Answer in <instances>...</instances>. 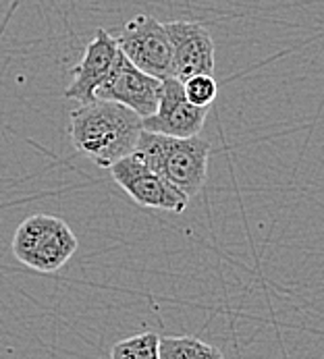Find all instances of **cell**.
Masks as SVG:
<instances>
[{"label": "cell", "instance_id": "7c38bea8", "mask_svg": "<svg viewBox=\"0 0 324 359\" xmlns=\"http://www.w3.org/2000/svg\"><path fill=\"white\" fill-rule=\"evenodd\" d=\"M183 94L187 102L198 108H210L218 96V83L215 75H194L183 81Z\"/></svg>", "mask_w": 324, "mask_h": 359}, {"label": "cell", "instance_id": "7a4b0ae2", "mask_svg": "<svg viewBox=\"0 0 324 359\" xmlns=\"http://www.w3.org/2000/svg\"><path fill=\"white\" fill-rule=\"evenodd\" d=\"M210 150V142L200 135L179 140L142 131L133 156H137L148 168L158 172L187 200H191L206 185Z\"/></svg>", "mask_w": 324, "mask_h": 359}, {"label": "cell", "instance_id": "8fae6325", "mask_svg": "<svg viewBox=\"0 0 324 359\" xmlns=\"http://www.w3.org/2000/svg\"><path fill=\"white\" fill-rule=\"evenodd\" d=\"M158 339L152 330L127 337L112 345L108 359H158Z\"/></svg>", "mask_w": 324, "mask_h": 359}, {"label": "cell", "instance_id": "9c48e42d", "mask_svg": "<svg viewBox=\"0 0 324 359\" xmlns=\"http://www.w3.org/2000/svg\"><path fill=\"white\" fill-rule=\"evenodd\" d=\"M116 54L119 46L114 42V36L104 27H98L96 36L86 46L81 60L71 71V83L65 90V98L79 104L96 100V90L107 81Z\"/></svg>", "mask_w": 324, "mask_h": 359}, {"label": "cell", "instance_id": "52a82bcc", "mask_svg": "<svg viewBox=\"0 0 324 359\" xmlns=\"http://www.w3.org/2000/svg\"><path fill=\"white\" fill-rule=\"evenodd\" d=\"M161 90L162 79L142 73L119 50L107 81L96 90V100L123 104L140 118H146L156 110Z\"/></svg>", "mask_w": 324, "mask_h": 359}, {"label": "cell", "instance_id": "5b68a950", "mask_svg": "<svg viewBox=\"0 0 324 359\" xmlns=\"http://www.w3.org/2000/svg\"><path fill=\"white\" fill-rule=\"evenodd\" d=\"M108 170L112 181L142 208L181 214L189 204V200L177 187H173L164 177L148 168L137 156H125Z\"/></svg>", "mask_w": 324, "mask_h": 359}, {"label": "cell", "instance_id": "277c9868", "mask_svg": "<svg viewBox=\"0 0 324 359\" xmlns=\"http://www.w3.org/2000/svg\"><path fill=\"white\" fill-rule=\"evenodd\" d=\"M123 56L142 73L166 79L170 77V44L164 23L152 15H135L114 36Z\"/></svg>", "mask_w": 324, "mask_h": 359}, {"label": "cell", "instance_id": "8992f818", "mask_svg": "<svg viewBox=\"0 0 324 359\" xmlns=\"http://www.w3.org/2000/svg\"><path fill=\"white\" fill-rule=\"evenodd\" d=\"M164 29L170 44V77L183 83L194 75H215V40L202 23L168 21Z\"/></svg>", "mask_w": 324, "mask_h": 359}, {"label": "cell", "instance_id": "30bf717a", "mask_svg": "<svg viewBox=\"0 0 324 359\" xmlns=\"http://www.w3.org/2000/svg\"><path fill=\"white\" fill-rule=\"evenodd\" d=\"M158 359H224V355L198 337H161Z\"/></svg>", "mask_w": 324, "mask_h": 359}, {"label": "cell", "instance_id": "6da1fadb", "mask_svg": "<svg viewBox=\"0 0 324 359\" xmlns=\"http://www.w3.org/2000/svg\"><path fill=\"white\" fill-rule=\"evenodd\" d=\"M142 118L127 106L108 100L79 104L69 118L71 146L100 168L133 154Z\"/></svg>", "mask_w": 324, "mask_h": 359}, {"label": "cell", "instance_id": "3957f363", "mask_svg": "<svg viewBox=\"0 0 324 359\" xmlns=\"http://www.w3.org/2000/svg\"><path fill=\"white\" fill-rule=\"evenodd\" d=\"M11 250L23 266L53 274L75 256L79 239L62 218L54 214H34L15 229Z\"/></svg>", "mask_w": 324, "mask_h": 359}, {"label": "cell", "instance_id": "ba28073f", "mask_svg": "<svg viewBox=\"0 0 324 359\" xmlns=\"http://www.w3.org/2000/svg\"><path fill=\"white\" fill-rule=\"evenodd\" d=\"M206 116H208V108H198L187 102L183 94V83L177 81L175 77H166L162 79L158 106L150 116L142 118V127L144 131L150 133L187 140L200 135Z\"/></svg>", "mask_w": 324, "mask_h": 359}]
</instances>
